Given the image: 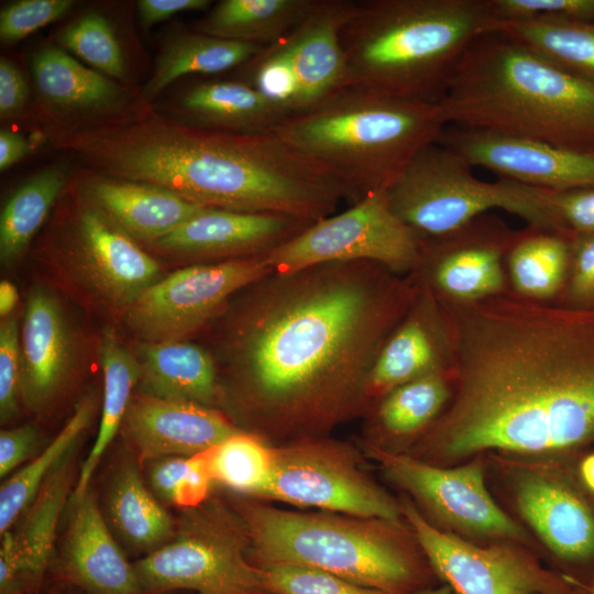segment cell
<instances>
[{"instance_id": "obj_1", "label": "cell", "mask_w": 594, "mask_h": 594, "mask_svg": "<svg viewBox=\"0 0 594 594\" xmlns=\"http://www.w3.org/2000/svg\"><path fill=\"white\" fill-rule=\"evenodd\" d=\"M436 297L453 388L420 441L421 460L572 461L594 448V309L505 292L472 302Z\"/></svg>"}, {"instance_id": "obj_2", "label": "cell", "mask_w": 594, "mask_h": 594, "mask_svg": "<svg viewBox=\"0 0 594 594\" xmlns=\"http://www.w3.org/2000/svg\"><path fill=\"white\" fill-rule=\"evenodd\" d=\"M418 287L416 273L370 261L273 272L221 314L219 359L263 425L326 426L366 397L373 363Z\"/></svg>"}, {"instance_id": "obj_3", "label": "cell", "mask_w": 594, "mask_h": 594, "mask_svg": "<svg viewBox=\"0 0 594 594\" xmlns=\"http://www.w3.org/2000/svg\"><path fill=\"white\" fill-rule=\"evenodd\" d=\"M50 135L95 174L155 185L205 208L314 223L345 199L327 169L274 132L215 131L143 111Z\"/></svg>"}, {"instance_id": "obj_4", "label": "cell", "mask_w": 594, "mask_h": 594, "mask_svg": "<svg viewBox=\"0 0 594 594\" xmlns=\"http://www.w3.org/2000/svg\"><path fill=\"white\" fill-rule=\"evenodd\" d=\"M438 105L447 125L594 152V82L496 29L468 47Z\"/></svg>"}, {"instance_id": "obj_5", "label": "cell", "mask_w": 594, "mask_h": 594, "mask_svg": "<svg viewBox=\"0 0 594 594\" xmlns=\"http://www.w3.org/2000/svg\"><path fill=\"white\" fill-rule=\"evenodd\" d=\"M496 26L491 0H354L340 34L346 86L438 103L468 47Z\"/></svg>"}, {"instance_id": "obj_6", "label": "cell", "mask_w": 594, "mask_h": 594, "mask_svg": "<svg viewBox=\"0 0 594 594\" xmlns=\"http://www.w3.org/2000/svg\"><path fill=\"white\" fill-rule=\"evenodd\" d=\"M446 128L438 103L346 86L272 132L327 169L352 206L387 190Z\"/></svg>"}, {"instance_id": "obj_7", "label": "cell", "mask_w": 594, "mask_h": 594, "mask_svg": "<svg viewBox=\"0 0 594 594\" xmlns=\"http://www.w3.org/2000/svg\"><path fill=\"white\" fill-rule=\"evenodd\" d=\"M245 526L261 565L316 568L392 594H409L419 584L413 557L375 524L252 506Z\"/></svg>"}, {"instance_id": "obj_8", "label": "cell", "mask_w": 594, "mask_h": 594, "mask_svg": "<svg viewBox=\"0 0 594 594\" xmlns=\"http://www.w3.org/2000/svg\"><path fill=\"white\" fill-rule=\"evenodd\" d=\"M471 168L435 143L387 189L389 206L422 240L450 235L493 209L516 215L531 228L569 237L550 207L548 189L503 178L484 182Z\"/></svg>"}, {"instance_id": "obj_9", "label": "cell", "mask_w": 594, "mask_h": 594, "mask_svg": "<svg viewBox=\"0 0 594 594\" xmlns=\"http://www.w3.org/2000/svg\"><path fill=\"white\" fill-rule=\"evenodd\" d=\"M421 246L422 239L394 213L387 190H382L315 221L265 255L280 274L330 262L370 261L408 275L420 265Z\"/></svg>"}, {"instance_id": "obj_10", "label": "cell", "mask_w": 594, "mask_h": 594, "mask_svg": "<svg viewBox=\"0 0 594 594\" xmlns=\"http://www.w3.org/2000/svg\"><path fill=\"white\" fill-rule=\"evenodd\" d=\"M266 255L183 267L150 286L125 309L143 342L182 341L216 320L231 299L273 273Z\"/></svg>"}, {"instance_id": "obj_11", "label": "cell", "mask_w": 594, "mask_h": 594, "mask_svg": "<svg viewBox=\"0 0 594 594\" xmlns=\"http://www.w3.org/2000/svg\"><path fill=\"white\" fill-rule=\"evenodd\" d=\"M386 476L410 493L443 530L492 541L527 546V532L506 514L491 495L483 457L453 466L431 464L370 446Z\"/></svg>"}, {"instance_id": "obj_12", "label": "cell", "mask_w": 594, "mask_h": 594, "mask_svg": "<svg viewBox=\"0 0 594 594\" xmlns=\"http://www.w3.org/2000/svg\"><path fill=\"white\" fill-rule=\"evenodd\" d=\"M400 508L430 565L458 594H557L571 580L546 569L521 543L477 546L432 525L407 498Z\"/></svg>"}, {"instance_id": "obj_13", "label": "cell", "mask_w": 594, "mask_h": 594, "mask_svg": "<svg viewBox=\"0 0 594 594\" xmlns=\"http://www.w3.org/2000/svg\"><path fill=\"white\" fill-rule=\"evenodd\" d=\"M576 460L546 461V469H518L513 479V497L518 514L550 552L560 573L591 588L594 495L580 483Z\"/></svg>"}, {"instance_id": "obj_14", "label": "cell", "mask_w": 594, "mask_h": 594, "mask_svg": "<svg viewBox=\"0 0 594 594\" xmlns=\"http://www.w3.org/2000/svg\"><path fill=\"white\" fill-rule=\"evenodd\" d=\"M341 454L320 443L275 448L272 473L257 496L378 519L400 528V504Z\"/></svg>"}, {"instance_id": "obj_15", "label": "cell", "mask_w": 594, "mask_h": 594, "mask_svg": "<svg viewBox=\"0 0 594 594\" xmlns=\"http://www.w3.org/2000/svg\"><path fill=\"white\" fill-rule=\"evenodd\" d=\"M174 536L134 563L144 594H266L261 568L244 558L232 531L194 521Z\"/></svg>"}, {"instance_id": "obj_16", "label": "cell", "mask_w": 594, "mask_h": 594, "mask_svg": "<svg viewBox=\"0 0 594 594\" xmlns=\"http://www.w3.org/2000/svg\"><path fill=\"white\" fill-rule=\"evenodd\" d=\"M437 143L471 167L522 185L553 191L594 186V152L455 125Z\"/></svg>"}, {"instance_id": "obj_17", "label": "cell", "mask_w": 594, "mask_h": 594, "mask_svg": "<svg viewBox=\"0 0 594 594\" xmlns=\"http://www.w3.org/2000/svg\"><path fill=\"white\" fill-rule=\"evenodd\" d=\"M516 233L481 216L454 233L422 240L416 271L440 298L472 302L505 292L503 257Z\"/></svg>"}, {"instance_id": "obj_18", "label": "cell", "mask_w": 594, "mask_h": 594, "mask_svg": "<svg viewBox=\"0 0 594 594\" xmlns=\"http://www.w3.org/2000/svg\"><path fill=\"white\" fill-rule=\"evenodd\" d=\"M31 72L51 130L85 129L135 116L128 112L131 97L127 88L61 47L37 50Z\"/></svg>"}, {"instance_id": "obj_19", "label": "cell", "mask_w": 594, "mask_h": 594, "mask_svg": "<svg viewBox=\"0 0 594 594\" xmlns=\"http://www.w3.org/2000/svg\"><path fill=\"white\" fill-rule=\"evenodd\" d=\"M73 243L78 265L96 293L127 309L160 278V265L94 204L77 215Z\"/></svg>"}, {"instance_id": "obj_20", "label": "cell", "mask_w": 594, "mask_h": 594, "mask_svg": "<svg viewBox=\"0 0 594 594\" xmlns=\"http://www.w3.org/2000/svg\"><path fill=\"white\" fill-rule=\"evenodd\" d=\"M309 224L275 213L206 209L153 243L208 263L266 254Z\"/></svg>"}, {"instance_id": "obj_21", "label": "cell", "mask_w": 594, "mask_h": 594, "mask_svg": "<svg viewBox=\"0 0 594 594\" xmlns=\"http://www.w3.org/2000/svg\"><path fill=\"white\" fill-rule=\"evenodd\" d=\"M123 424L143 462L191 457L240 430L210 406L144 394L132 398Z\"/></svg>"}, {"instance_id": "obj_22", "label": "cell", "mask_w": 594, "mask_h": 594, "mask_svg": "<svg viewBox=\"0 0 594 594\" xmlns=\"http://www.w3.org/2000/svg\"><path fill=\"white\" fill-rule=\"evenodd\" d=\"M415 273L419 278L417 295L373 363L366 397H382L402 384L450 369L448 334L438 299Z\"/></svg>"}, {"instance_id": "obj_23", "label": "cell", "mask_w": 594, "mask_h": 594, "mask_svg": "<svg viewBox=\"0 0 594 594\" xmlns=\"http://www.w3.org/2000/svg\"><path fill=\"white\" fill-rule=\"evenodd\" d=\"M354 0H315L305 18L276 44L285 55L298 90V109L346 87L340 34Z\"/></svg>"}, {"instance_id": "obj_24", "label": "cell", "mask_w": 594, "mask_h": 594, "mask_svg": "<svg viewBox=\"0 0 594 594\" xmlns=\"http://www.w3.org/2000/svg\"><path fill=\"white\" fill-rule=\"evenodd\" d=\"M21 397L32 410L45 407L66 382L75 360L69 323L47 288L30 290L20 329Z\"/></svg>"}, {"instance_id": "obj_25", "label": "cell", "mask_w": 594, "mask_h": 594, "mask_svg": "<svg viewBox=\"0 0 594 594\" xmlns=\"http://www.w3.org/2000/svg\"><path fill=\"white\" fill-rule=\"evenodd\" d=\"M72 505L62 552L66 579L89 594H144L134 564L112 537L92 493Z\"/></svg>"}, {"instance_id": "obj_26", "label": "cell", "mask_w": 594, "mask_h": 594, "mask_svg": "<svg viewBox=\"0 0 594 594\" xmlns=\"http://www.w3.org/2000/svg\"><path fill=\"white\" fill-rule=\"evenodd\" d=\"M87 194L131 238L151 243L210 209L155 185L98 174L87 183Z\"/></svg>"}, {"instance_id": "obj_27", "label": "cell", "mask_w": 594, "mask_h": 594, "mask_svg": "<svg viewBox=\"0 0 594 594\" xmlns=\"http://www.w3.org/2000/svg\"><path fill=\"white\" fill-rule=\"evenodd\" d=\"M180 121L215 131L272 132L289 113L246 81L207 80L190 86L178 103Z\"/></svg>"}, {"instance_id": "obj_28", "label": "cell", "mask_w": 594, "mask_h": 594, "mask_svg": "<svg viewBox=\"0 0 594 594\" xmlns=\"http://www.w3.org/2000/svg\"><path fill=\"white\" fill-rule=\"evenodd\" d=\"M136 358L142 394L210 407L216 402L218 370L207 349L184 341L142 342Z\"/></svg>"}, {"instance_id": "obj_29", "label": "cell", "mask_w": 594, "mask_h": 594, "mask_svg": "<svg viewBox=\"0 0 594 594\" xmlns=\"http://www.w3.org/2000/svg\"><path fill=\"white\" fill-rule=\"evenodd\" d=\"M99 352L103 371L101 419L96 440L80 468L72 503L89 491V482L123 422L133 398L132 392L141 378V365L136 355L120 341L113 329L103 330Z\"/></svg>"}, {"instance_id": "obj_30", "label": "cell", "mask_w": 594, "mask_h": 594, "mask_svg": "<svg viewBox=\"0 0 594 594\" xmlns=\"http://www.w3.org/2000/svg\"><path fill=\"white\" fill-rule=\"evenodd\" d=\"M315 0H222L197 24V32L227 41L272 45L305 18Z\"/></svg>"}, {"instance_id": "obj_31", "label": "cell", "mask_w": 594, "mask_h": 594, "mask_svg": "<svg viewBox=\"0 0 594 594\" xmlns=\"http://www.w3.org/2000/svg\"><path fill=\"white\" fill-rule=\"evenodd\" d=\"M263 47L200 32L179 34L170 38L158 54L154 72L142 89V101L154 99L183 76L217 74L243 66Z\"/></svg>"}, {"instance_id": "obj_32", "label": "cell", "mask_w": 594, "mask_h": 594, "mask_svg": "<svg viewBox=\"0 0 594 594\" xmlns=\"http://www.w3.org/2000/svg\"><path fill=\"white\" fill-rule=\"evenodd\" d=\"M70 453L45 481L22 526L15 532L1 535V544L16 559L31 587L41 582L52 554L57 522L69 493Z\"/></svg>"}, {"instance_id": "obj_33", "label": "cell", "mask_w": 594, "mask_h": 594, "mask_svg": "<svg viewBox=\"0 0 594 594\" xmlns=\"http://www.w3.org/2000/svg\"><path fill=\"white\" fill-rule=\"evenodd\" d=\"M107 505L116 530L136 549L150 553L175 535L170 515L150 493L133 462H125L114 473Z\"/></svg>"}, {"instance_id": "obj_34", "label": "cell", "mask_w": 594, "mask_h": 594, "mask_svg": "<svg viewBox=\"0 0 594 594\" xmlns=\"http://www.w3.org/2000/svg\"><path fill=\"white\" fill-rule=\"evenodd\" d=\"M570 239L531 227L516 233L506 255L517 295L547 301L560 292L570 267Z\"/></svg>"}, {"instance_id": "obj_35", "label": "cell", "mask_w": 594, "mask_h": 594, "mask_svg": "<svg viewBox=\"0 0 594 594\" xmlns=\"http://www.w3.org/2000/svg\"><path fill=\"white\" fill-rule=\"evenodd\" d=\"M67 183L61 166L43 169L8 198L0 216V261L6 266L18 262L47 218Z\"/></svg>"}, {"instance_id": "obj_36", "label": "cell", "mask_w": 594, "mask_h": 594, "mask_svg": "<svg viewBox=\"0 0 594 594\" xmlns=\"http://www.w3.org/2000/svg\"><path fill=\"white\" fill-rule=\"evenodd\" d=\"M95 398H84L53 441L29 464L9 477L0 488V532L25 510L58 464L72 452L75 442L88 427L95 413Z\"/></svg>"}, {"instance_id": "obj_37", "label": "cell", "mask_w": 594, "mask_h": 594, "mask_svg": "<svg viewBox=\"0 0 594 594\" xmlns=\"http://www.w3.org/2000/svg\"><path fill=\"white\" fill-rule=\"evenodd\" d=\"M496 30L594 82V21H498Z\"/></svg>"}, {"instance_id": "obj_38", "label": "cell", "mask_w": 594, "mask_h": 594, "mask_svg": "<svg viewBox=\"0 0 594 594\" xmlns=\"http://www.w3.org/2000/svg\"><path fill=\"white\" fill-rule=\"evenodd\" d=\"M452 388L450 369L402 384L380 397L377 424L395 438L427 431L447 407Z\"/></svg>"}, {"instance_id": "obj_39", "label": "cell", "mask_w": 594, "mask_h": 594, "mask_svg": "<svg viewBox=\"0 0 594 594\" xmlns=\"http://www.w3.org/2000/svg\"><path fill=\"white\" fill-rule=\"evenodd\" d=\"M207 455L213 483L257 496L272 473L275 448L239 430L207 450Z\"/></svg>"}, {"instance_id": "obj_40", "label": "cell", "mask_w": 594, "mask_h": 594, "mask_svg": "<svg viewBox=\"0 0 594 594\" xmlns=\"http://www.w3.org/2000/svg\"><path fill=\"white\" fill-rule=\"evenodd\" d=\"M59 44L95 70L118 80L128 79L122 47L110 21L88 12L69 23L58 35Z\"/></svg>"}, {"instance_id": "obj_41", "label": "cell", "mask_w": 594, "mask_h": 594, "mask_svg": "<svg viewBox=\"0 0 594 594\" xmlns=\"http://www.w3.org/2000/svg\"><path fill=\"white\" fill-rule=\"evenodd\" d=\"M152 462L148 481L162 498L185 508L197 507L207 498L213 483L207 451Z\"/></svg>"}, {"instance_id": "obj_42", "label": "cell", "mask_w": 594, "mask_h": 594, "mask_svg": "<svg viewBox=\"0 0 594 594\" xmlns=\"http://www.w3.org/2000/svg\"><path fill=\"white\" fill-rule=\"evenodd\" d=\"M258 566L266 594H392L316 568L298 564Z\"/></svg>"}, {"instance_id": "obj_43", "label": "cell", "mask_w": 594, "mask_h": 594, "mask_svg": "<svg viewBox=\"0 0 594 594\" xmlns=\"http://www.w3.org/2000/svg\"><path fill=\"white\" fill-rule=\"evenodd\" d=\"M73 0H19L3 7L0 12V40L14 44L43 26L63 18L73 7Z\"/></svg>"}, {"instance_id": "obj_44", "label": "cell", "mask_w": 594, "mask_h": 594, "mask_svg": "<svg viewBox=\"0 0 594 594\" xmlns=\"http://www.w3.org/2000/svg\"><path fill=\"white\" fill-rule=\"evenodd\" d=\"M497 21H594V0H491Z\"/></svg>"}, {"instance_id": "obj_45", "label": "cell", "mask_w": 594, "mask_h": 594, "mask_svg": "<svg viewBox=\"0 0 594 594\" xmlns=\"http://www.w3.org/2000/svg\"><path fill=\"white\" fill-rule=\"evenodd\" d=\"M20 326L15 316L0 324V417L4 422L18 413L21 395Z\"/></svg>"}, {"instance_id": "obj_46", "label": "cell", "mask_w": 594, "mask_h": 594, "mask_svg": "<svg viewBox=\"0 0 594 594\" xmlns=\"http://www.w3.org/2000/svg\"><path fill=\"white\" fill-rule=\"evenodd\" d=\"M569 268L566 306L594 309V233L571 237Z\"/></svg>"}, {"instance_id": "obj_47", "label": "cell", "mask_w": 594, "mask_h": 594, "mask_svg": "<svg viewBox=\"0 0 594 594\" xmlns=\"http://www.w3.org/2000/svg\"><path fill=\"white\" fill-rule=\"evenodd\" d=\"M548 196L556 218L568 234L594 233V186L548 190Z\"/></svg>"}, {"instance_id": "obj_48", "label": "cell", "mask_w": 594, "mask_h": 594, "mask_svg": "<svg viewBox=\"0 0 594 594\" xmlns=\"http://www.w3.org/2000/svg\"><path fill=\"white\" fill-rule=\"evenodd\" d=\"M29 85L19 67L10 59H0V118L14 119L29 101Z\"/></svg>"}, {"instance_id": "obj_49", "label": "cell", "mask_w": 594, "mask_h": 594, "mask_svg": "<svg viewBox=\"0 0 594 594\" xmlns=\"http://www.w3.org/2000/svg\"><path fill=\"white\" fill-rule=\"evenodd\" d=\"M36 443V430L24 425L0 432V476H7L28 459Z\"/></svg>"}, {"instance_id": "obj_50", "label": "cell", "mask_w": 594, "mask_h": 594, "mask_svg": "<svg viewBox=\"0 0 594 594\" xmlns=\"http://www.w3.org/2000/svg\"><path fill=\"white\" fill-rule=\"evenodd\" d=\"M210 0H140L138 15L141 25L148 29L178 13L206 10Z\"/></svg>"}, {"instance_id": "obj_51", "label": "cell", "mask_w": 594, "mask_h": 594, "mask_svg": "<svg viewBox=\"0 0 594 594\" xmlns=\"http://www.w3.org/2000/svg\"><path fill=\"white\" fill-rule=\"evenodd\" d=\"M29 151L30 144L24 136L4 129L0 131V169L2 172L21 161Z\"/></svg>"}, {"instance_id": "obj_52", "label": "cell", "mask_w": 594, "mask_h": 594, "mask_svg": "<svg viewBox=\"0 0 594 594\" xmlns=\"http://www.w3.org/2000/svg\"><path fill=\"white\" fill-rule=\"evenodd\" d=\"M575 472L582 486L594 495V449L585 451L578 458Z\"/></svg>"}, {"instance_id": "obj_53", "label": "cell", "mask_w": 594, "mask_h": 594, "mask_svg": "<svg viewBox=\"0 0 594 594\" xmlns=\"http://www.w3.org/2000/svg\"><path fill=\"white\" fill-rule=\"evenodd\" d=\"M19 299V294L15 286L2 279L0 283V316L4 319L12 312Z\"/></svg>"}, {"instance_id": "obj_54", "label": "cell", "mask_w": 594, "mask_h": 594, "mask_svg": "<svg viewBox=\"0 0 594 594\" xmlns=\"http://www.w3.org/2000/svg\"><path fill=\"white\" fill-rule=\"evenodd\" d=\"M557 594H590V591L584 585L571 580L569 584Z\"/></svg>"}, {"instance_id": "obj_55", "label": "cell", "mask_w": 594, "mask_h": 594, "mask_svg": "<svg viewBox=\"0 0 594 594\" xmlns=\"http://www.w3.org/2000/svg\"><path fill=\"white\" fill-rule=\"evenodd\" d=\"M409 594H451V588L447 584H442L437 587L419 588Z\"/></svg>"}, {"instance_id": "obj_56", "label": "cell", "mask_w": 594, "mask_h": 594, "mask_svg": "<svg viewBox=\"0 0 594 594\" xmlns=\"http://www.w3.org/2000/svg\"><path fill=\"white\" fill-rule=\"evenodd\" d=\"M588 591H590V594H594V586L588 588Z\"/></svg>"}]
</instances>
